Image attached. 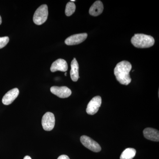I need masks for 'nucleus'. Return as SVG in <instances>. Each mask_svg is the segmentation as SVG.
Masks as SVG:
<instances>
[{"label":"nucleus","instance_id":"1","mask_svg":"<svg viewBox=\"0 0 159 159\" xmlns=\"http://www.w3.org/2000/svg\"><path fill=\"white\" fill-rule=\"evenodd\" d=\"M132 69L130 63L123 61L117 64L114 69V74L117 80L121 84L127 85L131 81L129 72Z\"/></svg>","mask_w":159,"mask_h":159},{"label":"nucleus","instance_id":"2","mask_svg":"<svg viewBox=\"0 0 159 159\" xmlns=\"http://www.w3.org/2000/svg\"><path fill=\"white\" fill-rule=\"evenodd\" d=\"M132 43L139 48H146L154 44L155 40L150 35L142 34H135L131 39Z\"/></svg>","mask_w":159,"mask_h":159},{"label":"nucleus","instance_id":"3","mask_svg":"<svg viewBox=\"0 0 159 159\" xmlns=\"http://www.w3.org/2000/svg\"><path fill=\"white\" fill-rule=\"evenodd\" d=\"M48 6L43 5L40 6L34 12L33 21L34 24L40 25L44 23L48 19Z\"/></svg>","mask_w":159,"mask_h":159},{"label":"nucleus","instance_id":"4","mask_svg":"<svg viewBox=\"0 0 159 159\" xmlns=\"http://www.w3.org/2000/svg\"><path fill=\"white\" fill-rule=\"evenodd\" d=\"M80 142L84 146L94 152H98L101 150L100 145L96 141L88 136H82L80 138Z\"/></svg>","mask_w":159,"mask_h":159},{"label":"nucleus","instance_id":"5","mask_svg":"<svg viewBox=\"0 0 159 159\" xmlns=\"http://www.w3.org/2000/svg\"><path fill=\"white\" fill-rule=\"evenodd\" d=\"M55 117L52 113L48 112L43 116L42 119V125L46 131H51L54 129L55 125Z\"/></svg>","mask_w":159,"mask_h":159},{"label":"nucleus","instance_id":"6","mask_svg":"<svg viewBox=\"0 0 159 159\" xmlns=\"http://www.w3.org/2000/svg\"><path fill=\"white\" fill-rule=\"evenodd\" d=\"M102 103V99L99 96L93 97L88 104L86 109V112L89 115H94L97 113Z\"/></svg>","mask_w":159,"mask_h":159},{"label":"nucleus","instance_id":"7","mask_svg":"<svg viewBox=\"0 0 159 159\" xmlns=\"http://www.w3.org/2000/svg\"><path fill=\"white\" fill-rule=\"evenodd\" d=\"M51 92L61 98H68L72 94L71 90L66 86H52L51 88Z\"/></svg>","mask_w":159,"mask_h":159},{"label":"nucleus","instance_id":"8","mask_svg":"<svg viewBox=\"0 0 159 159\" xmlns=\"http://www.w3.org/2000/svg\"><path fill=\"white\" fill-rule=\"evenodd\" d=\"M88 37L87 33H81L71 35L65 40V43L69 46L75 45L83 42Z\"/></svg>","mask_w":159,"mask_h":159},{"label":"nucleus","instance_id":"9","mask_svg":"<svg viewBox=\"0 0 159 159\" xmlns=\"http://www.w3.org/2000/svg\"><path fill=\"white\" fill-rule=\"evenodd\" d=\"M19 94V90L17 88H14L7 92L3 97L2 102L4 105H9L11 104Z\"/></svg>","mask_w":159,"mask_h":159},{"label":"nucleus","instance_id":"10","mask_svg":"<svg viewBox=\"0 0 159 159\" xmlns=\"http://www.w3.org/2000/svg\"><path fill=\"white\" fill-rule=\"evenodd\" d=\"M68 70L67 63L65 60L58 59L52 63L51 67V71L55 72L57 71L66 72Z\"/></svg>","mask_w":159,"mask_h":159},{"label":"nucleus","instance_id":"11","mask_svg":"<svg viewBox=\"0 0 159 159\" xmlns=\"http://www.w3.org/2000/svg\"><path fill=\"white\" fill-rule=\"evenodd\" d=\"M143 134L145 139L150 141H154V142L159 141V131L155 129L145 128L143 131Z\"/></svg>","mask_w":159,"mask_h":159},{"label":"nucleus","instance_id":"12","mask_svg":"<svg viewBox=\"0 0 159 159\" xmlns=\"http://www.w3.org/2000/svg\"><path fill=\"white\" fill-rule=\"evenodd\" d=\"M103 10V4L101 1H97L90 8L89 13L93 16H97L102 13Z\"/></svg>","mask_w":159,"mask_h":159},{"label":"nucleus","instance_id":"13","mask_svg":"<svg viewBox=\"0 0 159 159\" xmlns=\"http://www.w3.org/2000/svg\"><path fill=\"white\" fill-rule=\"evenodd\" d=\"M71 70L70 72L71 79L74 82H76L79 78V65L77 60L74 58L71 63Z\"/></svg>","mask_w":159,"mask_h":159},{"label":"nucleus","instance_id":"14","mask_svg":"<svg viewBox=\"0 0 159 159\" xmlns=\"http://www.w3.org/2000/svg\"><path fill=\"white\" fill-rule=\"evenodd\" d=\"M136 150L133 148H127L125 149L120 157V159H132L135 156Z\"/></svg>","mask_w":159,"mask_h":159},{"label":"nucleus","instance_id":"15","mask_svg":"<svg viewBox=\"0 0 159 159\" xmlns=\"http://www.w3.org/2000/svg\"><path fill=\"white\" fill-rule=\"evenodd\" d=\"M76 10V6L73 2H69L66 6L65 14L67 16H70L74 14Z\"/></svg>","mask_w":159,"mask_h":159},{"label":"nucleus","instance_id":"16","mask_svg":"<svg viewBox=\"0 0 159 159\" xmlns=\"http://www.w3.org/2000/svg\"><path fill=\"white\" fill-rule=\"evenodd\" d=\"M9 38L6 37H0V49L2 48L9 42Z\"/></svg>","mask_w":159,"mask_h":159},{"label":"nucleus","instance_id":"17","mask_svg":"<svg viewBox=\"0 0 159 159\" xmlns=\"http://www.w3.org/2000/svg\"><path fill=\"white\" fill-rule=\"evenodd\" d=\"M57 159H70L68 156L66 155H62L58 157Z\"/></svg>","mask_w":159,"mask_h":159},{"label":"nucleus","instance_id":"18","mask_svg":"<svg viewBox=\"0 0 159 159\" xmlns=\"http://www.w3.org/2000/svg\"><path fill=\"white\" fill-rule=\"evenodd\" d=\"M24 159H31V157L29 156H27L24 157Z\"/></svg>","mask_w":159,"mask_h":159},{"label":"nucleus","instance_id":"19","mask_svg":"<svg viewBox=\"0 0 159 159\" xmlns=\"http://www.w3.org/2000/svg\"><path fill=\"white\" fill-rule=\"evenodd\" d=\"M2 23V17H1V16H0V25H1Z\"/></svg>","mask_w":159,"mask_h":159},{"label":"nucleus","instance_id":"20","mask_svg":"<svg viewBox=\"0 0 159 159\" xmlns=\"http://www.w3.org/2000/svg\"><path fill=\"white\" fill-rule=\"evenodd\" d=\"M71 2H75V0H71Z\"/></svg>","mask_w":159,"mask_h":159},{"label":"nucleus","instance_id":"21","mask_svg":"<svg viewBox=\"0 0 159 159\" xmlns=\"http://www.w3.org/2000/svg\"><path fill=\"white\" fill-rule=\"evenodd\" d=\"M65 76H66L67 75V73H65Z\"/></svg>","mask_w":159,"mask_h":159}]
</instances>
